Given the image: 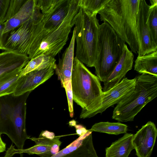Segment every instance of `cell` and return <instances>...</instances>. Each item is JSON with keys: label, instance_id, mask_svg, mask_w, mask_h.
Wrapping results in <instances>:
<instances>
[{"label": "cell", "instance_id": "obj_1", "mask_svg": "<svg viewBox=\"0 0 157 157\" xmlns=\"http://www.w3.org/2000/svg\"><path fill=\"white\" fill-rule=\"evenodd\" d=\"M140 0H110L98 13L135 54L138 50L136 21Z\"/></svg>", "mask_w": 157, "mask_h": 157}, {"label": "cell", "instance_id": "obj_26", "mask_svg": "<svg viewBox=\"0 0 157 157\" xmlns=\"http://www.w3.org/2000/svg\"><path fill=\"white\" fill-rule=\"evenodd\" d=\"M110 0H79V6L92 15L97 14Z\"/></svg>", "mask_w": 157, "mask_h": 157}, {"label": "cell", "instance_id": "obj_30", "mask_svg": "<svg viewBox=\"0 0 157 157\" xmlns=\"http://www.w3.org/2000/svg\"><path fill=\"white\" fill-rule=\"evenodd\" d=\"M10 0H0V22L3 20L8 9Z\"/></svg>", "mask_w": 157, "mask_h": 157}, {"label": "cell", "instance_id": "obj_15", "mask_svg": "<svg viewBox=\"0 0 157 157\" xmlns=\"http://www.w3.org/2000/svg\"><path fill=\"white\" fill-rule=\"evenodd\" d=\"M56 67V65L43 70L32 71L20 77L13 94L18 96L31 92L49 79L54 74Z\"/></svg>", "mask_w": 157, "mask_h": 157}, {"label": "cell", "instance_id": "obj_4", "mask_svg": "<svg viewBox=\"0 0 157 157\" xmlns=\"http://www.w3.org/2000/svg\"><path fill=\"white\" fill-rule=\"evenodd\" d=\"M97 14L92 15L80 8L75 16V57L89 67H94L97 60V44L100 24Z\"/></svg>", "mask_w": 157, "mask_h": 157}, {"label": "cell", "instance_id": "obj_7", "mask_svg": "<svg viewBox=\"0 0 157 157\" xmlns=\"http://www.w3.org/2000/svg\"><path fill=\"white\" fill-rule=\"evenodd\" d=\"M79 2V0H71L67 16L57 28L42 39L31 59L42 55L54 57L60 52L66 44L71 29L74 25L75 16L80 8Z\"/></svg>", "mask_w": 157, "mask_h": 157}, {"label": "cell", "instance_id": "obj_2", "mask_svg": "<svg viewBox=\"0 0 157 157\" xmlns=\"http://www.w3.org/2000/svg\"><path fill=\"white\" fill-rule=\"evenodd\" d=\"M71 83L73 100L82 108L80 118L91 117L101 105L103 91L97 76L76 57L74 58Z\"/></svg>", "mask_w": 157, "mask_h": 157}, {"label": "cell", "instance_id": "obj_29", "mask_svg": "<svg viewBox=\"0 0 157 157\" xmlns=\"http://www.w3.org/2000/svg\"><path fill=\"white\" fill-rule=\"evenodd\" d=\"M66 92L68 106L70 116L72 117L74 115L73 106V95L72 89L71 81L64 88Z\"/></svg>", "mask_w": 157, "mask_h": 157}, {"label": "cell", "instance_id": "obj_17", "mask_svg": "<svg viewBox=\"0 0 157 157\" xmlns=\"http://www.w3.org/2000/svg\"><path fill=\"white\" fill-rule=\"evenodd\" d=\"M134 55L124 45L122 56L112 72L104 80L103 91L105 92L119 83L132 68Z\"/></svg>", "mask_w": 157, "mask_h": 157}, {"label": "cell", "instance_id": "obj_35", "mask_svg": "<svg viewBox=\"0 0 157 157\" xmlns=\"http://www.w3.org/2000/svg\"><path fill=\"white\" fill-rule=\"evenodd\" d=\"M0 157H6V155H5V156H4Z\"/></svg>", "mask_w": 157, "mask_h": 157}, {"label": "cell", "instance_id": "obj_31", "mask_svg": "<svg viewBox=\"0 0 157 157\" xmlns=\"http://www.w3.org/2000/svg\"><path fill=\"white\" fill-rule=\"evenodd\" d=\"M4 23L0 22V50H3V47L9 32L3 34Z\"/></svg>", "mask_w": 157, "mask_h": 157}, {"label": "cell", "instance_id": "obj_9", "mask_svg": "<svg viewBox=\"0 0 157 157\" xmlns=\"http://www.w3.org/2000/svg\"><path fill=\"white\" fill-rule=\"evenodd\" d=\"M60 136H55L53 132L42 131L38 138L29 137L35 144L26 149H18L14 148L12 144L5 153L7 157H12L16 154L26 153L29 155L36 154L40 157H51L59 151L62 142Z\"/></svg>", "mask_w": 157, "mask_h": 157}, {"label": "cell", "instance_id": "obj_33", "mask_svg": "<svg viewBox=\"0 0 157 157\" xmlns=\"http://www.w3.org/2000/svg\"><path fill=\"white\" fill-rule=\"evenodd\" d=\"M1 134L0 133V153H2L6 151V144L4 142L1 137Z\"/></svg>", "mask_w": 157, "mask_h": 157}, {"label": "cell", "instance_id": "obj_24", "mask_svg": "<svg viewBox=\"0 0 157 157\" xmlns=\"http://www.w3.org/2000/svg\"><path fill=\"white\" fill-rule=\"evenodd\" d=\"M93 131L118 135L126 133L128 130V126L120 122H102L96 123L89 129Z\"/></svg>", "mask_w": 157, "mask_h": 157}, {"label": "cell", "instance_id": "obj_3", "mask_svg": "<svg viewBox=\"0 0 157 157\" xmlns=\"http://www.w3.org/2000/svg\"><path fill=\"white\" fill-rule=\"evenodd\" d=\"M31 91L18 96L0 97V133L8 136L18 149L30 137L26 129V101Z\"/></svg>", "mask_w": 157, "mask_h": 157}, {"label": "cell", "instance_id": "obj_5", "mask_svg": "<svg viewBox=\"0 0 157 157\" xmlns=\"http://www.w3.org/2000/svg\"><path fill=\"white\" fill-rule=\"evenodd\" d=\"M134 90L117 104L112 118L118 121H132L148 103L157 96V76L142 74L136 78Z\"/></svg>", "mask_w": 157, "mask_h": 157}, {"label": "cell", "instance_id": "obj_18", "mask_svg": "<svg viewBox=\"0 0 157 157\" xmlns=\"http://www.w3.org/2000/svg\"><path fill=\"white\" fill-rule=\"evenodd\" d=\"M76 33L75 27L69 45L64 51L61 58L59 59L55 70L58 79L60 81L62 87L64 88L71 81Z\"/></svg>", "mask_w": 157, "mask_h": 157}, {"label": "cell", "instance_id": "obj_28", "mask_svg": "<svg viewBox=\"0 0 157 157\" xmlns=\"http://www.w3.org/2000/svg\"><path fill=\"white\" fill-rule=\"evenodd\" d=\"M26 0H10L9 6L3 22L9 20L19 10Z\"/></svg>", "mask_w": 157, "mask_h": 157}, {"label": "cell", "instance_id": "obj_32", "mask_svg": "<svg viewBox=\"0 0 157 157\" xmlns=\"http://www.w3.org/2000/svg\"><path fill=\"white\" fill-rule=\"evenodd\" d=\"M76 129V132L79 136L83 135L87 133L88 130H87L85 128L81 125H75L74 126Z\"/></svg>", "mask_w": 157, "mask_h": 157}, {"label": "cell", "instance_id": "obj_21", "mask_svg": "<svg viewBox=\"0 0 157 157\" xmlns=\"http://www.w3.org/2000/svg\"><path fill=\"white\" fill-rule=\"evenodd\" d=\"M134 70L141 74L157 76V50L138 56L135 62Z\"/></svg>", "mask_w": 157, "mask_h": 157}, {"label": "cell", "instance_id": "obj_20", "mask_svg": "<svg viewBox=\"0 0 157 157\" xmlns=\"http://www.w3.org/2000/svg\"><path fill=\"white\" fill-rule=\"evenodd\" d=\"M133 134L126 133L105 149V157H128L134 149L132 144Z\"/></svg>", "mask_w": 157, "mask_h": 157}, {"label": "cell", "instance_id": "obj_11", "mask_svg": "<svg viewBox=\"0 0 157 157\" xmlns=\"http://www.w3.org/2000/svg\"><path fill=\"white\" fill-rule=\"evenodd\" d=\"M136 78L128 79L124 77L116 86L103 92L101 105L92 116L102 114L108 108L119 103L126 98L133 92L136 84Z\"/></svg>", "mask_w": 157, "mask_h": 157}, {"label": "cell", "instance_id": "obj_22", "mask_svg": "<svg viewBox=\"0 0 157 157\" xmlns=\"http://www.w3.org/2000/svg\"><path fill=\"white\" fill-rule=\"evenodd\" d=\"M24 68H19L0 75V97L14 92Z\"/></svg>", "mask_w": 157, "mask_h": 157}, {"label": "cell", "instance_id": "obj_23", "mask_svg": "<svg viewBox=\"0 0 157 157\" xmlns=\"http://www.w3.org/2000/svg\"><path fill=\"white\" fill-rule=\"evenodd\" d=\"M56 61L54 57L45 55L39 56L29 60L22 70L20 77L32 71L40 70L56 66Z\"/></svg>", "mask_w": 157, "mask_h": 157}, {"label": "cell", "instance_id": "obj_14", "mask_svg": "<svg viewBox=\"0 0 157 157\" xmlns=\"http://www.w3.org/2000/svg\"><path fill=\"white\" fill-rule=\"evenodd\" d=\"M90 130L51 157H98Z\"/></svg>", "mask_w": 157, "mask_h": 157}, {"label": "cell", "instance_id": "obj_8", "mask_svg": "<svg viewBox=\"0 0 157 157\" xmlns=\"http://www.w3.org/2000/svg\"><path fill=\"white\" fill-rule=\"evenodd\" d=\"M43 17L31 19L10 31L3 51H13L28 56L33 43L34 32Z\"/></svg>", "mask_w": 157, "mask_h": 157}, {"label": "cell", "instance_id": "obj_19", "mask_svg": "<svg viewBox=\"0 0 157 157\" xmlns=\"http://www.w3.org/2000/svg\"><path fill=\"white\" fill-rule=\"evenodd\" d=\"M30 60L27 56L14 52L4 51L0 52V75L24 68Z\"/></svg>", "mask_w": 157, "mask_h": 157}, {"label": "cell", "instance_id": "obj_27", "mask_svg": "<svg viewBox=\"0 0 157 157\" xmlns=\"http://www.w3.org/2000/svg\"><path fill=\"white\" fill-rule=\"evenodd\" d=\"M64 0H37V5L43 14L47 13L57 8Z\"/></svg>", "mask_w": 157, "mask_h": 157}, {"label": "cell", "instance_id": "obj_12", "mask_svg": "<svg viewBox=\"0 0 157 157\" xmlns=\"http://www.w3.org/2000/svg\"><path fill=\"white\" fill-rule=\"evenodd\" d=\"M70 1L71 0H64L58 7L43 14L42 20L37 26L38 35L33 44L35 48L37 46L44 36L57 28L62 23L68 12Z\"/></svg>", "mask_w": 157, "mask_h": 157}, {"label": "cell", "instance_id": "obj_16", "mask_svg": "<svg viewBox=\"0 0 157 157\" xmlns=\"http://www.w3.org/2000/svg\"><path fill=\"white\" fill-rule=\"evenodd\" d=\"M43 16L37 5V0H26L18 12L4 22L3 34L10 32L28 21Z\"/></svg>", "mask_w": 157, "mask_h": 157}, {"label": "cell", "instance_id": "obj_13", "mask_svg": "<svg viewBox=\"0 0 157 157\" xmlns=\"http://www.w3.org/2000/svg\"><path fill=\"white\" fill-rule=\"evenodd\" d=\"M157 136V129L149 121L133 135L132 144L138 157H150Z\"/></svg>", "mask_w": 157, "mask_h": 157}, {"label": "cell", "instance_id": "obj_10", "mask_svg": "<svg viewBox=\"0 0 157 157\" xmlns=\"http://www.w3.org/2000/svg\"><path fill=\"white\" fill-rule=\"evenodd\" d=\"M150 5L140 0L136 21V32L138 46V56L147 54L157 50L154 48L147 24Z\"/></svg>", "mask_w": 157, "mask_h": 157}, {"label": "cell", "instance_id": "obj_6", "mask_svg": "<svg viewBox=\"0 0 157 157\" xmlns=\"http://www.w3.org/2000/svg\"><path fill=\"white\" fill-rule=\"evenodd\" d=\"M125 43L108 23L100 25L94 67L100 81L103 82L113 71L122 56Z\"/></svg>", "mask_w": 157, "mask_h": 157}, {"label": "cell", "instance_id": "obj_25", "mask_svg": "<svg viewBox=\"0 0 157 157\" xmlns=\"http://www.w3.org/2000/svg\"><path fill=\"white\" fill-rule=\"evenodd\" d=\"M150 6L147 24L155 48L157 50V0H150Z\"/></svg>", "mask_w": 157, "mask_h": 157}, {"label": "cell", "instance_id": "obj_34", "mask_svg": "<svg viewBox=\"0 0 157 157\" xmlns=\"http://www.w3.org/2000/svg\"><path fill=\"white\" fill-rule=\"evenodd\" d=\"M69 124L70 125L74 126L76 125V122L75 121L72 120L70 121L69 122Z\"/></svg>", "mask_w": 157, "mask_h": 157}]
</instances>
